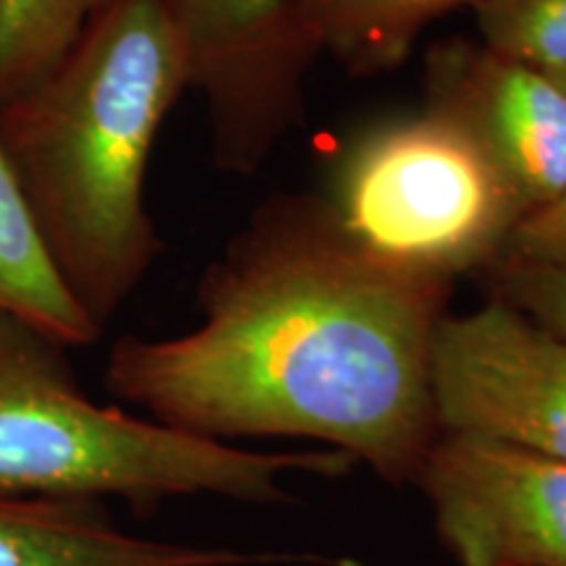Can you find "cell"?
Segmentation results:
<instances>
[{
	"label": "cell",
	"mask_w": 566,
	"mask_h": 566,
	"mask_svg": "<svg viewBox=\"0 0 566 566\" xmlns=\"http://www.w3.org/2000/svg\"><path fill=\"white\" fill-rule=\"evenodd\" d=\"M454 281L354 242L315 195L265 200L197 283V328L124 336L103 384L181 433L310 438L415 485L441 436L430 346Z\"/></svg>",
	"instance_id": "obj_1"
},
{
	"label": "cell",
	"mask_w": 566,
	"mask_h": 566,
	"mask_svg": "<svg viewBox=\"0 0 566 566\" xmlns=\"http://www.w3.org/2000/svg\"><path fill=\"white\" fill-rule=\"evenodd\" d=\"M0 310L24 317L66 346H87L101 331L87 321L55 279L30 212L0 147Z\"/></svg>",
	"instance_id": "obj_11"
},
{
	"label": "cell",
	"mask_w": 566,
	"mask_h": 566,
	"mask_svg": "<svg viewBox=\"0 0 566 566\" xmlns=\"http://www.w3.org/2000/svg\"><path fill=\"white\" fill-rule=\"evenodd\" d=\"M187 90V55L158 0H116L51 74L0 105V147L42 252L101 334L166 250L145 181Z\"/></svg>",
	"instance_id": "obj_2"
},
{
	"label": "cell",
	"mask_w": 566,
	"mask_h": 566,
	"mask_svg": "<svg viewBox=\"0 0 566 566\" xmlns=\"http://www.w3.org/2000/svg\"><path fill=\"white\" fill-rule=\"evenodd\" d=\"M499 260L566 268V195L516 226Z\"/></svg>",
	"instance_id": "obj_15"
},
{
	"label": "cell",
	"mask_w": 566,
	"mask_h": 566,
	"mask_svg": "<svg viewBox=\"0 0 566 566\" xmlns=\"http://www.w3.org/2000/svg\"><path fill=\"white\" fill-rule=\"evenodd\" d=\"M475 0H289L296 30L315 55H328L354 76L401 66L422 32Z\"/></svg>",
	"instance_id": "obj_10"
},
{
	"label": "cell",
	"mask_w": 566,
	"mask_h": 566,
	"mask_svg": "<svg viewBox=\"0 0 566 566\" xmlns=\"http://www.w3.org/2000/svg\"><path fill=\"white\" fill-rule=\"evenodd\" d=\"M438 430L512 443L566 462V336L488 300L446 315L430 346Z\"/></svg>",
	"instance_id": "obj_6"
},
{
	"label": "cell",
	"mask_w": 566,
	"mask_h": 566,
	"mask_svg": "<svg viewBox=\"0 0 566 566\" xmlns=\"http://www.w3.org/2000/svg\"><path fill=\"white\" fill-rule=\"evenodd\" d=\"M551 76H554V80L566 90V71H562V74H551Z\"/></svg>",
	"instance_id": "obj_16"
},
{
	"label": "cell",
	"mask_w": 566,
	"mask_h": 566,
	"mask_svg": "<svg viewBox=\"0 0 566 566\" xmlns=\"http://www.w3.org/2000/svg\"><path fill=\"white\" fill-rule=\"evenodd\" d=\"M480 42L546 74L566 71V0H475Z\"/></svg>",
	"instance_id": "obj_13"
},
{
	"label": "cell",
	"mask_w": 566,
	"mask_h": 566,
	"mask_svg": "<svg viewBox=\"0 0 566 566\" xmlns=\"http://www.w3.org/2000/svg\"><path fill=\"white\" fill-rule=\"evenodd\" d=\"M179 34L189 90L202 97L210 158L252 176L302 124L307 71L317 55L289 0H158Z\"/></svg>",
	"instance_id": "obj_5"
},
{
	"label": "cell",
	"mask_w": 566,
	"mask_h": 566,
	"mask_svg": "<svg viewBox=\"0 0 566 566\" xmlns=\"http://www.w3.org/2000/svg\"><path fill=\"white\" fill-rule=\"evenodd\" d=\"M424 108H433L478 142L522 212L566 195V90L483 42H438L424 59Z\"/></svg>",
	"instance_id": "obj_8"
},
{
	"label": "cell",
	"mask_w": 566,
	"mask_h": 566,
	"mask_svg": "<svg viewBox=\"0 0 566 566\" xmlns=\"http://www.w3.org/2000/svg\"><path fill=\"white\" fill-rule=\"evenodd\" d=\"M321 556L244 554L124 533L103 501L0 493V566H254Z\"/></svg>",
	"instance_id": "obj_9"
},
{
	"label": "cell",
	"mask_w": 566,
	"mask_h": 566,
	"mask_svg": "<svg viewBox=\"0 0 566 566\" xmlns=\"http://www.w3.org/2000/svg\"><path fill=\"white\" fill-rule=\"evenodd\" d=\"M354 464L334 449L260 454L97 405L76 384L66 346L0 310V493L139 509L179 495L294 504L283 478L336 480Z\"/></svg>",
	"instance_id": "obj_3"
},
{
	"label": "cell",
	"mask_w": 566,
	"mask_h": 566,
	"mask_svg": "<svg viewBox=\"0 0 566 566\" xmlns=\"http://www.w3.org/2000/svg\"><path fill=\"white\" fill-rule=\"evenodd\" d=\"M415 485L459 566H566L564 459L441 433Z\"/></svg>",
	"instance_id": "obj_7"
},
{
	"label": "cell",
	"mask_w": 566,
	"mask_h": 566,
	"mask_svg": "<svg viewBox=\"0 0 566 566\" xmlns=\"http://www.w3.org/2000/svg\"><path fill=\"white\" fill-rule=\"evenodd\" d=\"M116 0H0V105L63 61L97 13Z\"/></svg>",
	"instance_id": "obj_12"
},
{
	"label": "cell",
	"mask_w": 566,
	"mask_h": 566,
	"mask_svg": "<svg viewBox=\"0 0 566 566\" xmlns=\"http://www.w3.org/2000/svg\"><path fill=\"white\" fill-rule=\"evenodd\" d=\"M325 202L365 250L454 283L493 265L525 221L478 142L433 108L354 139Z\"/></svg>",
	"instance_id": "obj_4"
},
{
	"label": "cell",
	"mask_w": 566,
	"mask_h": 566,
	"mask_svg": "<svg viewBox=\"0 0 566 566\" xmlns=\"http://www.w3.org/2000/svg\"><path fill=\"white\" fill-rule=\"evenodd\" d=\"M483 275L493 300L520 310L543 328L566 336V268L495 260Z\"/></svg>",
	"instance_id": "obj_14"
}]
</instances>
